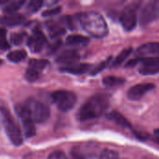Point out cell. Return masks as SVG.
Returning <instances> with one entry per match:
<instances>
[{
    "label": "cell",
    "mask_w": 159,
    "mask_h": 159,
    "mask_svg": "<svg viewBox=\"0 0 159 159\" xmlns=\"http://www.w3.org/2000/svg\"><path fill=\"white\" fill-rule=\"evenodd\" d=\"M76 18L82 29L92 37L102 38L108 34V25L99 12L86 11L77 14Z\"/></svg>",
    "instance_id": "6da1fadb"
},
{
    "label": "cell",
    "mask_w": 159,
    "mask_h": 159,
    "mask_svg": "<svg viewBox=\"0 0 159 159\" xmlns=\"http://www.w3.org/2000/svg\"><path fill=\"white\" fill-rule=\"evenodd\" d=\"M109 106V97L105 94H96L91 96L80 107L76 117L79 121L84 122L100 117L104 114Z\"/></svg>",
    "instance_id": "7a4b0ae2"
},
{
    "label": "cell",
    "mask_w": 159,
    "mask_h": 159,
    "mask_svg": "<svg viewBox=\"0 0 159 159\" xmlns=\"http://www.w3.org/2000/svg\"><path fill=\"white\" fill-rule=\"evenodd\" d=\"M0 115H1L3 125L5 127L6 133H7L8 139L10 140V142L12 143V144H14L15 146L21 145L23 143L21 131H20L17 122L15 121L14 117L10 114L9 110L7 109L6 107L1 106L0 107Z\"/></svg>",
    "instance_id": "3957f363"
},
{
    "label": "cell",
    "mask_w": 159,
    "mask_h": 159,
    "mask_svg": "<svg viewBox=\"0 0 159 159\" xmlns=\"http://www.w3.org/2000/svg\"><path fill=\"white\" fill-rule=\"evenodd\" d=\"M24 105L27 108L34 123L42 124L48 120L50 116V110L48 106L46 105L45 103L41 102L36 99L29 98L26 100Z\"/></svg>",
    "instance_id": "277c9868"
},
{
    "label": "cell",
    "mask_w": 159,
    "mask_h": 159,
    "mask_svg": "<svg viewBox=\"0 0 159 159\" xmlns=\"http://www.w3.org/2000/svg\"><path fill=\"white\" fill-rule=\"evenodd\" d=\"M51 99L56 104L57 108L63 113H67L72 110L77 101L76 96L74 92L64 89L54 91L51 94Z\"/></svg>",
    "instance_id": "5b68a950"
},
{
    "label": "cell",
    "mask_w": 159,
    "mask_h": 159,
    "mask_svg": "<svg viewBox=\"0 0 159 159\" xmlns=\"http://www.w3.org/2000/svg\"><path fill=\"white\" fill-rule=\"evenodd\" d=\"M138 3H131L125 7L121 14V24L126 31H132L138 20Z\"/></svg>",
    "instance_id": "8992f818"
},
{
    "label": "cell",
    "mask_w": 159,
    "mask_h": 159,
    "mask_svg": "<svg viewBox=\"0 0 159 159\" xmlns=\"http://www.w3.org/2000/svg\"><path fill=\"white\" fill-rule=\"evenodd\" d=\"M15 111L20 119L22 122L24 136L26 138H32L35 135V126L34 122L32 119L27 108L24 104H17L15 106Z\"/></svg>",
    "instance_id": "52a82bcc"
},
{
    "label": "cell",
    "mask_w": 159,
    "mask_h": 159,
    "mask_svg": "<svg viewBox=\"0 0 159 159\" xmlns=\"http://www.w3.org/2000/svg\"><path fill=\"white\" fill-rule=\"evenodd\" d=\"M159 16V1H151L144 5L140 14V21L143 26H147L155 21Z\"/></svg>",
    "instance_id": "ba28073f"
},
{
    "label": "cell",
    "mask_w": 159,
    "mask_h": 159,
    "mask_svg": "<svg viewBox=\"0 0 159 159\" xmlns=\"http://www.w3.org/2000/svg\"><path fill=\"white\" fill-rule=\"evenodd\" d=\"M47 43V38L41 30L35 29L28 37L27 46L33 53H39Z\"/></svg>",
    "instance_id": "9c48e42d"
},
{
    "label": "cell",
    "mask_w": 159,
    "mask_h": 159,
    "mask_svg": "<svg viewBox=\"0 0 159 159\" xmlns=\"http://www.w3.org/2000/svg\"><path fill=\"white\" fill-rule=\"evenodd\" d=\"M155 85L152 83H141L131 87L128 90V98L131 101H139L143 99L149 91L155 89Z\"/></svg>",
    "instance_id": "30bf717a"
},
{
    "label": "cell",
    "mask_w": 159,
    "mask_h": 159,
    "mask_svg": "<svg viewBox=\"0 0 159 159\" xmlns=\"http://www.w3.org/2000/svg\"><path fill=\"white\" fill-rule=\"evenodd\" d=\"M139 73L143 75H154L159 73L158 58H142Z\"/></svg>",
    "instance_id": "8fae6325"
},
{
    "label": "cell",
    "mask_w": 159,
    "mask_h": 159,
    "mask_svg": "<svg viewBox=\"0 0 159 159\" xmlns=\"http://www.w3.org/2000/svg\"><path fill=\"white\" fill-rule=\"evenodd\" d=\"M138 58H158L159 42H151L142 45L137 49Z\"/></svg>",
    "instance_id": "7c38bea8"
},
{
    "label": "cell",
    "mask_w": 159,
    "mask_h": 159,
    "mask_svg": "<svg viewBox=\"0 0 159 159\" xmlns=\"http://www.w3.org/2000/svg\"><path fill=\"white\" fill-rule=\"evenodd\" d=\"M79 59H80V56L75 49H68V50L61 52L56 58V62L62 64L64 66H69V65L75 64V62Z\"/></svg>",
    "instance_id": "4fadbf2b"
},
{
    "label": "cell",
    "mask_w": 159,
    "mask_h": 159,
    "mask_svg": "<svg viewBox=\"0 0 159 159\" xmlns=\"http://www.w3.org/2000/svg\"><path fill=\"white\" fill-rule=\"evenodd\" d=\"M24 20H25V17L21 14H17V13L8 14V15L0 17V24L5 25V26H9V27L17 26L22 23Z\"/></svg>",
    "instance_id": "5bb4252c"
},
{
    "label": "cell",
    "mask_w": 159,
    "mask_h": 159,
    "mask_svg": "<svg viewBox=\"0 0 159 159\" xmlns=\"http://www.w3.org/2000/svg\"><path fill=\"white\" fill-rule=\"evenodd\" d=\"M90 68H91V65L89 63H78V64L75 63V64L69 65V66H62L61 68V71L69 73L72 75H82V74L89 72Z\"/></svg>",
    "instance_id": "9a60e30c"
},
{
    "label": "cell",
    "mask_w": 159,
    "mask_h": 159,
    "mask_svg": "<svg viewBox=\"0 0 159 159\" xmlns=\"http://www.w3.org/2000/svg\"><path fill=\"white\" fill-rule=\"evenodd\" d=\"M107 118L116 123V125L122 127V128H126V129H130L131 128V124L129 122V120L124 116H122L120 113H118L117 111H113V112H110L108 115H107Z\"/></svg>",
    "instance_id": "2e32d148"
},
{
    "label": "cell",
    "mask_w": 159,
    "mask_h": 159,
    "mask_svg": "<svg viewBox=\"0 0 159 159\" xmlns=\"http://www.w3.org/2000/svg\"><path fill=\"white\" fill-rule=\"evenodd\" d=\"M46 26L48 28V34L52 38L60 37L61 35L65 34V29L64 27L61 26L59 23L53 21V20H48L46 23Z\"/></svg>",
    "instance_id": "e0dca14e"
},
{
    "label": "cell",
    "mask_w": 159,
    "mask_h": 159,
    "mask_svg": "<svg viewBox=\"0 0 159 159\" xmlns=\"http://www.w3.org/2000/svg\"><path fill=\"white\" fill-rule=\"evenodd\" d=\"M66 44L68 46H87L89 43V38L80 35V34H71L69 35L66 40Z\"/></svg>",
    "instance_id": "ac0fdd59"
},
{
    "label": "cell",
    "mask_w": 159,
    "mask_h": 159,
    "mask_svg": "<svg viewBox=\"0 0 159 159\" xmlns=\"http://www.w3.org/2000/svg\"><path fill=\"white\" fill-rule=\"evenodd\" d=\"M24 0H16V1H7V3L3 7V11L7 14H13L18 9H20L23 5Z\"/></svg>",
    "instance_id": "d6986e66"
},
{
    "label": "cell",
    "mask_w": 159,
    "mask_h": 159,
    "mask_svg": "<svg viewBox=\"0 0 159 159\" xmlns=\"http://www.w3.org/2000/svg\"><path fill=\"white\" fill-rule=\"evenodd\" d=\"M49 64L48 61L47 60H43V59H31L30 61L28 62V67L33 68L36 71H38L39 73H41L45 68H47V66Z\"/></svg>",
    "instance_id": "ffe728a7"
},
{
    "label": "cell",
    "mask_w": 159,
    "mask_h": 159,
    "mask_svg": "<svg viewBox=\"0 0 159 159\" xmlns=\"http://www.w3.org/2000/svg\"><path fill=\"white\" fill-rule=\"evenodd\" d=\"M125 83V79L121 78V77H117V76H105L102 79V84L105 87H109V88H114V87H117V86H121Z\"/></svg>",
    "instance_id": "44dd1931"
},
{
    "label": "cell",
    "mask_w": 159,
    "mask_h": 159,
    "mask_svg": "<svg viewBox=\"0 0 159 159\" xmlns=\"http://www.w3.org/2000/svg\"><path fill=\"white\" fill-rule=\"evenodd\" d=\"M7 57V60L11 62H20L27 57V53L25 50L18 49V50L9 52Z\"/></svg>",
    "instance_id": "7402d4cb"
},
{
    "label": "cell",
    "mask_w": 159,
    "mask_h": 159,
    "mask_svg": "<svg viewBox=\"0 0 159 159\" xmlns=\"http://www.w3.org/2000/svg\"><path fill=\"white\" fill-rule=\"evenodd\" d=\"M132 52V48H125L123 49L114 60V62H113V66L115 67H118L120 66L127 59L128 57L131 54Z\"/></svg>",
    "instance_id": "603a6c76"
},
{
    "label": "cell",
    "mask_w": 159,
    "mask_h": 159,
    "mask_svg": "<svg viewBox=\"0 0 159 159\" xmlns=\"http://www.w3.org/2000/svg\"><path fill=\"white\" fill-rule=\"evenodd\" d=\"M40 74H41V73H39L38 71H36V70H34V69H33V68L28 67L27 70L25 71L24 76H25V79H26L28 82H34V81H36V80L39 78Z\"/></svg>",
    "instance_id": "cb8c5ba5"
},
{
    "label": "cell",
    "mask_w": 159,
    "mask_h": 159,
    "mask_svg": "<svg viewBox=\"0 0 159 159\" xmlns=\"http://www.w3.org/2000/svg\"><path fill=\"white\" fill-rule=\"evenodd\" d=\"M26 37L25 33H14L10 35V42L15 46H20L23 43Z\"/></svg>",
    "instance_id": "d4e9b609"
},
{
    "label": "cell",
    "mask_w": 159,
    "mask_h": 159,
    "mask_svg": "<svg viewBox=\"0 0 159 159\" xmlns=\"http://www.w3.org/2000/svg\"><path fill=\"white\" fill-rule=\"evenodd\" d=\"M111 61H112V57H109V58H107L106 60H104L103 61H102L101 63H99L97 66H95V67L92 69L91 75H98L99 73L102 72V71L110 64Z\"/></svg>",
    "instance_id": "484cf974"
},
{
    "label": "cell",
    "mask_w": 159,
    "mask_h": 159,
    "mask_svg": "<svg viewBox=\"0 0 159 159\" xmlns=\"http://www.w3.org/2000/svg\"><path fill=\"white\" fill-rule=\"evenodd\" d=\"M43 4H44V2L41 0H32L28 3L27 9L32 13H35L41 8Z\"/></svg>",
    "instance_id": "4316f807"
},
{
    "label": "cell",
    "mask_w": 159,
    "mask_h": 159,
    "mask_svg": "<svg viewBox=\"0 0 159 159\" xmlns=\"http://www.w3.org/2000/svg\"><path fill=\"white\" fill-rule=\"evenodd\" d=\"M99 159H119L118 154L116 151L109 150V149H104L101 156L99 157Z\"/></svg>",
    "instance_id": "83f0119b"
},
{
    "label": "cell",
    "mask_w": 159,
    "mask_h": 159,
    "mask_svg": "<svg viewBox=\"0 0 159 159\" xmlns=\"http://www.w3.org/2000/svg\"><path fill=\"white\" fill-rule=\"evenodd\" d=\"M61 11V7H51V8L45 10L42 13V16L43 17H50V16H54V15L59 14Z\"/></svg>",
    "instance_id": "f1b7e54d"
},
{
    "label": "cell",
    "mask_w": 159,
    "mask_h": 159,
    "mask_svg": "<svg viewBox=\"0 0 159 159\" xmlns=\"http://www.w3.org/2000/svg\"><path fill=\"white\" fill-rule=\"evenodd\" d=\"M48 159H68V158H67L66 155H65L63 152L56 151V152H53L52 154H50Z\"/></svg>",
    "instance_id": "f546056e"
},
{
    "label": "cell",
    "mask_w": 159,
    "mask_h": 159,
    "mask_svg": "<svg viewBox=\"0 0 159 159\" xmlns=\"http://www.w3.org/2000/svg\"><path fill=\"white\" fill-rule=\"evenodd\" d=\"M9 48H10V45L7 41V39L5 37L0 38V49L1 50H7V49H9Z\"/></svg>",
    "instance_id": "4dcf8cb0"
},
{
    "label": "cell",
    "mask_w": 159,
    "mask_h": 159,
    "mask_svg": "<svg viewBox=\"0 0 159 159\" xmlns=\"http://www.w3.org/2000/svg\"><path fill=\"white\" fill-rule=\"evenodd\" d=\"M6 34H7V30L5 28H0V38L5 37Z\"/></svg>",
    "instance_id": "1f68e13d"
},
{
    "label": "cell",
    "mask_w": 159,
    "mask_h": 159,
    "mask_svg": "<svg viewBox=\"0 0 159 159\" xmlns=\"http://www.w3.org/2000/svg\"><path fill=\"white\" fill-rule=\"evenodd\" d=\"M83 159H99V157H96V156H89V157H84Z\"/></svg>",
    "instance_id": "d6a6232c"
},
{
    "label": "cell",
    "mask_w": 159,
    "mask_h": 159,
    "mask_svg": "<svg viewBox=\"0 0 159 159\" xmlns=\"http://www.w3.org/2000/svg\"><path fill=\"white\" fill-rule=\"evenodd\" d=\"M154 142H155L156 143L159 144V137H157H157H156V138L154 139Z\"/></svg>",
    "instance_id": "836d02e7"
},
{
    "label": "cell",
    "mask_w": 159,
    "mask_h": 159,
    "mask_svg": "<svg viewBox=\"0 0 159 159\" xmlns=\"http://www.w3.org/2000/svg\"><path fill=\"white\" fill-rule=\"evenodd\" d=\"M155 134H156V136L159 137V129H156V130H155Z\"/></svg>",
    "instance_id": "e575fe53"
},
{
    "label": "cell",
    "mask_w": 159,
    "mask_h": 159,
    "mask_svg": "<svg viewBox=\"0 0 159 159\" xmlns=\"http://www.w3.org/2000/svg\"><path fill=\"white\" fill-rule=\"evenodd\" d=\"M2 64H3V61H2V60L0 59V65H2Z\"/></svg>",
    "instance_id": "d590c367"
}]
</instances>
